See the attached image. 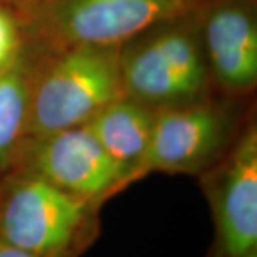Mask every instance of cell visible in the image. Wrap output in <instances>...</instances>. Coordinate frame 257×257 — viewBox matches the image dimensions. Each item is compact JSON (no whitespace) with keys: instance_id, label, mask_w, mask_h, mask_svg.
<instances>
[{"instance_id":"5","label":"cell","mask_w":257,"mask_h":257,"mask_svg":"<svg viewBox=\"0 0 257 257\" xmlns=\"http://www.w3.org/2000/svg\"><path fill=\"white\" fill-rule=\"evenodd\" d=\"M28 140L16 160L25 163L19 170L66 192L101 204L130 184V170L109 156L83 124Z\"/></svg>"},{"instance_id":"12","label":"cell","mask_w":257,"mask_h":257,"mask_svg":"<svg viewBox=\"0 0 257 257\" xmlns=\"http://www.w3.org/2000/svg\"><path fill=\"white\" fill-rule=\"evenodd\" d=\"M0 257H36L0 239Z\"/></svg>"},{"instance_id":"14","label":"cell","mask_w":257,"mask_h":257,"mask_svg":"<svg viewBox=\"0 0 257 257\" xmlns=\"http://www.w3.org/2000/svg\"><path fill=\"white\" fill-rule=\"evenodd\" d=\"M40 2H43V0H35V3H40Z\"/></svg>"},{"instance_id":"8","label":"cell","mask_w":257,"mask_h":257,"mask_svg":"<svg viewBox=\"0 0 257 257\" xmlns=\"http://www.w3.org/2000/svg\"><path fill=\"white\" fill-rule=\"evenodd\" d=\"M202 43L207 66L220 86L250 90L257 82V23L250 3L221 0L203 22Z\"/></svg>"},{"instance_id":"11","label":"cell","mask_w":257,"mask_h":257,"mask_svg":"<svg viewBox=\"0 0 257 257\" xmlns=\"http://www.w3.org/2000/svg\"><path fill=\"white\" fill-rule=\"evenodd\" d=\"M22 49L20 30L15 16L0 5V72L18 62Z\"/></svg>"},{"instance_id":"13","label":"cell","mask_w":257,"mask_h":257,"mask_svg":"<svg viewBox=\"0 0 257 257\" xmlns=\"http://www.w3.org/2000/svg\"><path fill=\"white\" fill-rule=\"evenodd\" d=\"M15 2H35V0H15Z\"/></svg>"},{"instance_id":"9","label":"cell","mask_w":257,"mask_h":257,"mask_svg":"<svg viewBox=\"0 0 257 257\" xmlns=\"http://www.w3.org/2000/svg\"><path fill=\"white\" fill-rule=\"evenodd\" d=\"M156 111L128 96H121L83 124L109 156L130 170V183L146 152Z\"/></svg>"},{"instance_id":"1","label":"cell","mask_w":257,"mask_h":257,"mask_svg":"<svg viewBox=\"0 0 257 257\" xmlns=\"http://www.w3.org/2000/svg\"><path fill=\"white\" fill-rule=\"evenodd\" d=\"M99 207L18 170L0 184V239L36 257H79L97 234Z\"/></svg>"},{"instance_id":"6","label":"cell","mask_w":257,"mask_h":257,"mask_svg":"<svg viewBox=\"0 0 257 257\" xmlns=\"http://www.w3.org/2000/svg\"><path fill=\"white\" fill-rule=\"evenodd\" d=\"M227 116L202 101L157 109L132 183L152 172L193 173L211 162L229 136Z\"/></svg>"},{"instance_id":"2","label":"cell","mask_w":257,"mask_h":257,"mask_svg":"<svg viewBox=\"0 0 257 257\" xmlns=\"http://www.w3.org/2000/svg\"><path fill=\"white\" fill-rule=\"evenodd\" d=\"M124 96L153 109L200 101L209 66L200 30L187 16L149 29L120 46Z\"/></svg>"},{"instance_id":"7","label":"cell","mask_w":257,"mask_h":257,"mask_svg":"<svg viewBox=\"0 0 257 257\" xmlns=\"http://www.w3.org/2000/svg\"><path fill=\"white\" fill-rule=\"evenodd\" d=\"M216 257H257V130L250 126L207 184Z\"/></svg>"},{"instance_id":"3","label":"cell","mask_w":257,"mask_h":257,"mask_svg":"<svg viewBox=\"0 0 257 257\" xmlns=\"http://www.w3.org/2000/svg\"><path fill=\"white\" fill-rule=\"evenodd\" d=\"M120 47L62 49L33 77L28 139L77 127L101 107L124 96Z\"/></svg>"},{"instance_id":"10","label":"cell","mask_w":257,"mask_h":257,"mask_svg":"<svg viewBox=\"0 0 257 257\" xmlns=\"http://www.w3.org/2000/svg\"><path fill=\"white\" fill-rule=\"evenodd\" d=\"M33 76L20 57L0 72V173L10 170L28 140Z\"/></svg>"},{"instance_id":"4","label":"cell","mask_w":257,"mask_h":257,"mask_svg":"<svg viewBox=\"0 0 257 257\" xmlns=\"http://www.w3.org/2000/svg\"><path fill=\"white\" fill-rule=\"evenodd\" d=\"M197 0H43L33 28L60 50L120 47L149 29L192 15Z\"/></svg>"}]
</instances>
